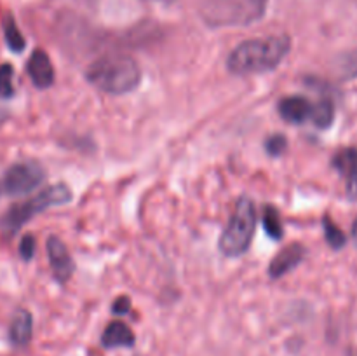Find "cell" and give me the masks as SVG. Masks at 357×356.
Returning <instances> with one entry per match:
<instances>
[{
  "label": "cell",
  "instance_id": "obj_2",
  "mask_svg": "<svg viewBox=\"0 0 357 356\" xmlns=\"http://www.w3.org/2000/svg\"><path fill=\"white\" fill-rule=\"evenodd\" d=\"M91 86L107 94H128L139 86L142 68L135 58L122 52H112L98 58L86 70Z\"/></svg>",
  "mask_w": 357,
  "mask_h": 356
},
{
  "label": "cell",
  "instance_id": "obj_6",
  "mask_svg": "<svg viewBox=\"0 0 357 356\" xmlns=\"http://www.w3.org/2000/svg\"><path fill=\"white\" fill-rule=\"evenodd\" d=\"M45 178L44 168L38 163H16L3 175V191L9 195H24L40 187Z\"/></svg>",
  "mask_w": 357,
  "mask_h": 356
},
{
  "label": "cell",
  "instance_id": "obj_20",
  "mask_svg": "<svg viewBox=\"0 0 357 356\" xmlns=\"http://www.w3.org/2000/svg\"><path fill=\"white\" fill-rule=\"evenodd\" d=\"M35 248H37V241L31 234H24L20 241V257L24 262H30L35 255Z\"/></svg>",
  "mask_w": 357,
  "mask_h": 356
},
{
  "label": "cell",
  "instance_id": "obj_13",
  "mask_svg": "<svg viewBox=\"0 0 357 356\" xmlns=\"http://www.w3.org/2000/svg\"><path fill=\"white\" fill-rule=\"evenodd\" d=\"M33 334V318L30 311L17 309L9 327V339L14 346H26Z\"/></svg>",
  "mask_w": 357,
  "mask_h": 356
},
{
  "label": "cell",
  "instance_id": "obj_9",
  "mask_svg": "<svg viewBox=\"0 0 357 356\" xmlns=\"http://www.w3.org/2000/svg\"><path fill=\"white\" fill-rule=\"evenodd\" d=\"M26 73L37 89H47L54 84V66L44 49H35L26 61Z\"/></svg>",
  "mask_w": 357,
  "mask_h": 356
},
{
  "label": "cell",
  "instance_id": "obj_21",
  "mask_svg": "<svg viewBox=\"0 0 357 356\" xmlns=\"http://www.w3.org/2000/svg\"><path fill=\"white\" fill-rule=\"evenodd\" d=\"M129 309H131V299L126 295L119 297L112 304V313L117 314V316H124V314L129 313Z\"/></svg>",
  "mask_w": 357,
  "mask_h": 356
},
{
  "label": "cell",
  "instance_id": "obj_5",
  "mask_svg": "<svg viewBox=\"0 0 357 356\" xmlns=\"http://www.w3.org/2000/svg\"><path fill=\"white\" fill-rule=\"evenodd\" d=\"M72 188L66 184H54L51 187L44 188L42 192H38L33 198L26 199V201L20 202V205H14L6 215L0 218V227L7 232L14 234L24 225V223L30 222L33 216H37L38 213L45 212L51 206H59L66 205V202L72 201Z\"/></svg>",
  "mask_w": 357,
  "mask_h": 356
},
{
  "label": "cell",
  "instance_id": "obj_11",
  "mask_svg": "<svg viewBox=\"0 0 357 356\" xmlns=\"http://www.w3.org/2000/svg\"><path fill=\"white\" fill-rule=\"evenodd\" d=\"M278 112L289 124H305L312 121L314 103L305 96H286L278 103Z\"/></svg>",
  "mask_w": 357,
  "mask_h": 356
},
{
  "label": "cell",
  "instance_id": "obj_17",
  "mask_svg": "<svg viewBox=\"0 0 357 356\" xmlns=\"http://www.w3.org/2000/svg\"><path fill=\"white\" fill-rule=\"evenodd\" d=\"M323 229H324V237H326V243L330 244L333 250H342L347 243V237L342 232L340 227L330 218V216H324L323 220Z\"/></svg>",
  "mask_w": 357,
  "mask_h": 356
},
{
  "label": "cell",
  "instance_id": "obj_15",
  "mask_svg": "<svg viewBox=\"0 0 357 356\" xmlns=\"http://www.w3.org/2000/svg\"><path fill=\"white\" fill-rule=\"evenodd\" d=\"M261 223H264V229L267 232L268 237L279 241L282 239V234H284V225H282L281 213L275 206L265 205L264 212H261Z\"/></svg>",
  "mask_w": 357,
  "mask_h": 356
},
{
  "label": "cell",
  "instance_id": "obj_1",
  "mask_svg": "<svg viewBox=\"0 0 357 356\" xmlns=\"http://www.w3.org/2000/svg\"><path fill=\"white\" fill-rule=\"evenodd\" d=\"M291 38L288 35H271L244 40L227 59V68L234 75H255L275 70L288 56Z\"/></svg>",
  "mask_w": 357,
  "mask_h": 356
},
{
  "label": "cell",
  "instance_id": "obj_4",
  "mask_svg": "<svg viewBox=\"0 0 357 356\" xmlns=\"http://www.w3.org/2000/svg\"><path fill=\"white\" fill-rule=\"evenodd\" d=\"M267 0H206L201 16L209 27H248L261 20Z\"/></svg>",
  "mask_w": 357,
  "mask_h": 356
},
{
  "label": "cell",
  "instance_id": "obj_3",
  "mask_svg": "<svg viewBox=\"0 0 357 356\" xmlns=\"http://www.w3.org/2000/svg\"><path fill=\"white\" fill-rule=\"evenodd\" d=\"M257 229V206L253 199L241 195L236 201L229 223L220 236L218 248L225 257H243L253 241Z\"/></svg>",
  "mask_w": 357,
  "mask_h": 356
},
{
  "label": "cell",
  "instance_id": "obj_8",
  "mask_svg": "<svg viewBox=\"0 0 357 356\" xmlns=\"http://www.w3.org/2000/svg\"><path fill=\"white\" fill-rule=\"evenodd\" d=\"M331 168L338 171L345 181V194L351 201L357 199V149L349 147V149L338 150L331 159Z\"/></svg>",
  "mask_w": 357,
  "mask_h": 356
},
{
  "label": "cell",
  "instance_id": "obj_19",
  "mask_svg": "<svg viewBox=\"0 0 357 356\" xmlns=\"http://www.w3.org/2000/svg\"><path fill=\"white\" fill-rule=\"evenodd\" d=\"M288 149V138L281 133L278 135H271L267 140H265V152L271 157H279L286 152Z\"/></svg>",
  "mask_w": 357,
  "mask_h": 356
},
{
  "label": "cell",
  "instance_id": "obj_7",
  "mask_svg": "<svg viewBox=\"0 0 357 356\" xmlns=\"http://www.w3.org/2000/svg\"><path fill=\"white\" fill-rule=\"evenodd\" d=\"M45 248H47V257L49 264H51L52 278H54L56 283H59V285H65V283L72 278L73 271H75V262H73L68 248H66V244L63 243L58 236H49Z\"/></svg>",
  "mask_w": 357,
  "mask_h": 356
},
{
  "label": "cell",
  "instance_id": "obj_12",
  "mask_svg": "<svg viewBox=\"0 0 357 356\" xmlns=\"http://www.w3.org/2000/svg\"><path fill=\"white\" fill-rule=\"evenodd\" d=\"M135 334L131 328L122 321H112L107 325L103 335H101V344L108 349L115 348H131L135 344Z\"/></svg>",
  "mask_w": 357,
  "mask_h": 356
},
{
  "label": "cell",
  "instance_id": "obj_14",
  "mask_svg": "<svg viewBox=\"0 0 357 356\" xmlns=\"http://www.w3.org/2000/svg\"><path fill=\"white\" fill-rule=\"evenodd\" d=\"M335 121V103L328 94H323L319 101L314 103L312 112V122L316 128L328 129Z\"/></svg>",
  "mask_w": 357,
  "mask_h": 356
},
{
  "label": "cell",
  "instance_id": "obj_10",
  "mask_svg": "<svg viewBox=\"0 0 357 356\" xmlns=\"http://www.w3.org/2000/svg\"><path fill=\"white\" fill-rule=\"evenodd\" d=\"M305 255L307 250L303 244H288L284 250H281L274 258H272L271 265H268V274H271L272 279L282 278V276L288 274L289 271L298 267L303 262V258H305Z\"/></svg>",
  "mask_w": 357,
  "mask_h": 356
},
{
  "label": "cell",
  "instance_id": "obj_16",
  "mask_svg": "<svg viewBox=\"0 0 357 356\" xmlns=\"http://www.w3.org/2000/svg\"><path fill=\"white\" fill-rule=\"evenodd\" d=\"M2 28H3V40H6L7 47L10 49L13 52H23L24 47H26V40H24L23 34L17 28L16 21L10 14H7L2 21Z\"/></svg>",
  "mask_w": 357,
  "mask_h": 356
},
{
  "label": "cell",
  "instance_id": "obj_22",
  "mask_svg": "<svg viewBox=\"0 0 357 356\" xmlns=\"http://www.w3.org/2000/svg\"><path fill=\"white\" fill-rule=\"evenodd\" d=\"M352 239H354V243H356V246H357V218H356V222H354V227H352Z\"/></svg>",
  "mask_w": 357,
  "mask_h": 356
},
{
  "label": "cell",
  "instance_id": "obj_18",
  "mask_svg": "<svg viewBox=\"0 0 357 356\" xmlns=\"http://www.w3.org/2000/svg\"><path fill=\"white\" fill-rule=\"evenodd\" d=\"M14 68L10 63L0 65V100H9L14 96Z\"/></svg>",
  "mask_w": 357,
  "mask_h": 356
},
{
  "label": "cell",
  "instance_id": "obj_23",
  "mask_svg": "<svg viewBox=\"0 0 357 356\" xmlns=\"http://www.w3.org/2000/svg\"><path fill=\"white\" fill-rule=\"evenodd\" d=\"M354 66H356V72H354V73H357V61H356V65H354Z\"/></svg>",
  "mask_w": 357,
  "mask_h": 356
}]
</instances>
